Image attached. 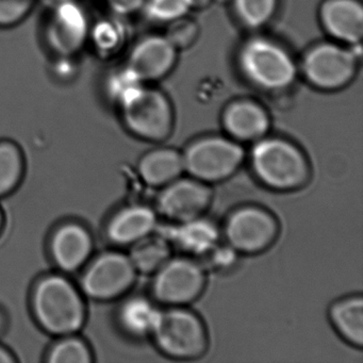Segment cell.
<instances>
[{
    "label": "cell",
    "instance_id": "6da1fadb",
    "mask_svg": "<svg viewBox=\"0 0 363 363\" xmlns=\"http://www.w3.org/2000/svg\"><path fill=\"white\" fill-rule=\"evenodd\" d=\"M250 165L256 179L265 188L290 192L303 188L311 176L305 152L291 141L267 138L254 142Z\"/></svg>",
    "mask_w": 363,
    "mask_h": 363
},
{
    "label": "cell",
    "instance_id": "7a4b0ae2",
    "mask_svg": "<svg viewBox=\"0 0 363 363\" xmlns=\"http://www.w3.org/2000/svg\"><path fill=\"white\" fill-rule=\"evenodd\" d=\"M33 309L41 326L58 335H71L79 330L86 315L79 293L61 276H48L38 284Z\"/></svg>",
    "mask_w": 363,
    "mask_h": 363
},
{
    "label": "cell",
    "instance_id": "3957f363",
    "mask_svg": "<svg viewBox=\"0 0 363 363\" xmlns=\"http://www.w3.org/2000/svg\"><path fill=\"white\" fill-rule=\"evenodd\" d=\"M152 337L157 348L175 360L201 358L209 344L205 323L186 306L161 310Z\"/></svg>",
    "mask_w": 363,
    "mask_h": 363
},
{
    "label": "cell",
    "instance_id": "277c9868",
    "mask_svg": "<svg viewBox=\"0 0 363 363\" xmlns=\"http://www.w3.org/2000/svg\"><path fill=\"white\" fill-rule=\"evenodd\" d=\"M245 152L230 138L210 135L195 140L182 154L184 172L205 184L224 182L243 164Z\"/></svg>",
    "mask_w": 363,
    "mask_h": 363
},
{
    "label": "cell",
    "instance_id": "5b68a950",
    "mask_svg": "<svg viewBox=\"0 0 363 363\" xmlns=\"http://www.w3.org/2000/svg\"><path fill=\"white\" fill-rule=\"evenodd\" d=\"M242 73L255 86L269 91L289 88L296 77V67L282 46L264 38H255L240 50Z\"/></svg>",
    "mask_w": 363,
    "mask_h": 363
},
{
    "label": "cell",
    "instance_id": "8992f818",
    "mask_svg": "<svg viewBox=\"0 0 363 363\" xmlns=\"http://www.w3.org/2000/svg\"><path fill=\"white\" fill-rule=\"evenodd\" d=\"M118 106L125 126L135 137L160 142L171 135L173 110L169 99L159 91L142 86Z\"/></svg>",
    "mask_w": 363,
    "mask_h": 363
},
{
    "label": "cell",
    "instance_id": "52a82bcc",
    "mask_svg": "<svg viewBox=\"0 0 363 363\" xmlns=\"http://www.w3.org/2000/svg\"><path fill=\"white\" fill-rule=\"evenodd\" d=\"M206 286V271L193 257L169 258L154 273L152 293L155 301L169 307H180L196 301Z\"/></svg>",
    "mask_w": 363,
    "mask_h": 363
},
{
    "label": "cell",
    "instance_id": "ba28073f",
    "mask_svg": "<svg viewBox=\"0 0 363 363\" xmlns=\"http://www.w3.org/2000/svg\"><path fill=\"white\" fill-rule=\"evenodd\" d=\"M279 223L264 208L247 205L229 213L222 229L227 245L238 254L256 255L264 252L277 239Z\"/></svg>",
    "mask_w": 363,
    "mask_h": 363
},
{
    "label": "cell",
    "instance_id": "9c48e42d",
    "mask_svg": "<svg viewBox=\"0 0 363 363\" xmlns=\"http://www.w3.org/2000/svg\"><path fill=\"white\" fill-rule=\"evenodd\" d=\"M90 20L74 0H60L46 21L44 39L55 56H75L90 40Z\"/></svg>",
    "mask_w": 363,
    "mask_h": 363
},
{
    "label": "cell",
    "instance_id": "30bf717a",
    "mask_svg": "<svg viewBox=\"0 0 363 363\" xmlns=\"http://www.w3.org/2000/svg\"><path fill=\"white\" fill-rule=\"evenodd\" d=\"M303 72L308 82L316 88L337 90L354 78L356 55L335 44H320L306 54Z\"/></svg>",
    "mask_w": 363,
    "mask_h": 363
},
{
    "label": "cell",
    "instance_id": "8fae6325",
    "mask_svg": "<svg viewBox=\"0 0 363 363\" xmlns=\"http://www.w3.org/2000/svg\"><path fill=\"white\" fill-rule=\"evenodd\" d=\"M137 269L127 255L109 252L101 255L82 277V289L89 296L101 301L116 298L135 284Z\"/></svg>",
    "mask_w": 363,
    "mask_h": 363
},
{
    "label": "cell",
    "instance_id": "7c38bea8",
    "mask_svg": "<svg viewBox=\"0 0 363 363\" xmlns=\"http://www.w3.org/2000/svg\"><path fill=\"white\" fill-rule=\"evenodd\" d=\"M212 201L209 184L194 178H177L161 188L156 201L158 216L182 223L203 216Z\"/></svg>",
    "mask_w": 363,
    "mask_h": 363
},
{
    "label": "cell",
    "instance_id": "4fadbf2b",
    "mask_svg": "<svg viewBox=\"0 0 363 363\" xmlns=\"http://www.w3.org/2000/svg\"><path fill=\"white\" fill-rule=\"evenodd\" d=\"M176 52L165 37L144 38L129 54L126 67L142 82L160 79L173 69Z\"/></svg>",
    "mask_w": 363,
    "mask_h": 363
},
{
    "label": "cell",
    "instance_id": "5bb4252c",
    "mask_svg": "<svg viewBox=\"0 0 363 363\" xmlns=\"http://www.w3.org/2000/svg\"><path fill=\"white\" fill-rule=\"evenodd\" d=\"M161 235L186 256L205 257L220 244L222 230L213 220L201 216L186 222L173 223V226Z\"/></svg>",
    "mask_w": 363,
    "mask_h": 363
},
{
    "label": "cell",
    "instance_id": "9a60e30c",
    "mask_svg": "<svg viewBox=\"0 0 363 363\" xmlns=\"http://www.w3.org/2000/svg\"><path fill=\"white\" fill-rule=\"evenodd\" d=\"M320 18L325 30L335 39L352 45L362 39L363 9L357 0H326Z\"/></svg>",
    "mask_w": 363,
    "mask_h": 363
},
{
    "label": "cell",
    "instance_id": "2e32d148",
    "mask_svg": "<svg viewBox=\"0 0 363 363\" xmlns=\"http://www.w3.org/2000/svg\"><path fill=\"white\" fill-rule=\"evenodd\" d=\"M158 213L147 205L123 208L108 223L107 235L118 245H133L156 231Z\"/></svg>",
    "mask_w": 363,
    "mask_h": 363
},
{
    "label": "cell",
    "instance_id": "e0dca14e",
    "mask_svg": "<svg viewBox=\"0 0 363 363\" xmlns=\"http://www.w3.org/2000/svg\"><path fill=\"white\" fill-rule=\"evenodd\" d=\"M223 127L230 139L238 143L262 139L269 129V118L265 110L250 101L231 104L223 114Z\"/></svg>",
    "mask_w": 363,
    "mask_h": 363
},
{
    "label": "cell",
    "instance_id": "ac0fdd59",
    "mask_svg": "<svg viewBox=\"0 0 363 363\" xmlns=\"http://www.w3.org/2000/svg\"><path fill=\"white\" fill-rule=\"evenodd\" d=\"M92 252V238L84 227L67 224L55 233L52 252L57 264L67 272H74L84 264Z\"/></svg>",
    "mask_w": 363,
    "mask_h": 363
},
{
    "label": "cell",
    "instance_id": "d6986e66",
    "mask_svg": "<svg viewBox=\"0 0 363 363\" xmlns=\"http://www.w3.org/2000/svg\"><path fill=\"white\" fill-rule=\"evenodd\" d=\"M138 172L144 184L161 189L182 177L184 172L182 154L169 147L150 150L140 159Z\"/></svg>",
    "mask_w": 363,
    "mask_h": 363
},
{
    "label": "cell",
    "instance_id": "ffe728a7",
    "mask_svg": "<svg viewBox=\"0 0 363 363\" xmlns=\"http://www.w3.org/2000/svg\"><path fill=\"white\" fill-rule=\"evenodd\" d=\"M329 318L340 335L350 345H363V301L360 295L339 299L331 305Z\"/></svg>",
    "mask_w": 363,
    "mask_h": 363
},
{
    "label": "cell",
    "instance_id": "44dd1931",
    "mask_svg": "<svg viewBox=\"0 0 363 363\" xmlns=\"http://www.w3.org/2000/svg\"><path fill=\"white\" fill-rule=\"evenodd\" d=\"M160 312L158 306L147 297L135 296L121 306L118 318L129 335L137 337H150L158 322Z\"/></svg>",
    "mask_w": 363,
    "mask_h": 363
},
{
    "label": "cell",
    "instance_id": "7402d4cb",
    "mask_svg": "<svg viewBox=\"0 0 363 363\" xmlns=\"http://www.w3.org/2000/svg\"><path fill=\"white\" fill-rule=\"evenodd\" d=\"M172 245L163 235H152L133 244L129 258L137 272L154 274L171 258Z\"/></svg>",
    "mask_w": 363,
    "mask_h": 363
},
{
    "label": "cell",
    "instance_id": "603a6c76",
    "mask_svg": "<svg viewBox=\"0 0 363 363\" xmlns=\"http://www.w3.org/2000/svg\"><path fill=\"white\" fill-rule=\"evenodd\" d=\"M22 154L11 142H0V197L16 189L23 175Z\"/></svg>",
    "mask_w": 363,
    "mask_h": 363
},
{
    "label": "cell",
    "instance_id": "cb8c5ba5",
    "mask_svg": "<svg viewBox=\"0 0 363 363\" xmlns=\"http://www.w3.org/2000/svg\"><path fill=\"white\" fill-rule=\"evenodd\" d=\"M239 20L250 28H259L269 22L277 8V0H233Z\"/></svg>",
    "mask_w": 363,
    "mask_h": 363
},
{
    "label": "cell",
    "instance_id": "d4e9b609",
    "mask_svg": "<svg viewBox=\"0 0 363 363\" xmlns=\"http://www.w3.org/2000/svg\"><path fill=\"white\" fill-rule=\"evenodd\" d=\"M146 14L150 20L171 23L184 18L192 8L191 0H145Z\"/></svg>",
    "mask_w": 363,
    "mask_h": 363
},
{
    "label": "cell",
    "instance_id": "484cf974",
    "mask_svg": "<svg viewBox=\"0 0 363 363\" xmlns=\"http://www.w3.org/2000/svg\"><path fill=\"white\" fill-rule=\"evenodd\" d=\"M91 352L84 341L75 337L61 340L50 352V363H89Z\"/></svg>",
    "mask_w": 363,
    "mask_h": 363
},
{
    "label": "cell",
    "instance_id": "4316f807",
    "mask_svg": "<svg viewBox=\"0 0 363 363\" xmlns=\"http://www.w3.org/2000/svg\"><path fill=\"white\" fill-rule=\"evenodd\" d=\"M167 38L176 50L190 48L199 35V27L194 21L184 18L169 23Z\"/></svg>",
    "mask_w": 363,
    "mask_h": 363
},
{
    "label": "cell",
    "instance_id": "83f0119b",
    "mask_svg": "<svg viewBox=\"0 0 363 363\" xmlns=\"http://www.w3.org/2000/svg\"><path fill=\"white\" fill-rule=\"evenodd\" d=\"M35 0H0V27L16 26L33 9Z\"/></svg>",
    "mask_w": 363,
    "mask_h": 363
},
{
    "label": "cell",
    "instance_id": "f1b7e54d",
    "mask_svg": "<svg viewBox=\"0 0 363 363\" xmlns=\"http://www.w3.org/2000/svg\"><path fill=\"white\" fill-rule=\"evenodd\" d=\"M238 252L230 246H220L218 244L209 254L206 255L203 258L209 261L210 267L216 271L229 269L235 264L238 260Z\"/></svg>",
    "mask_w": 363,
    "mask_h": 363
},
{
    "label": "cell",
    "instance_id": "f546056e",
    "mask_svg": "<svg viewBox=\"0 0 363 363\" xmlns=\"http://www.w3.org/2000/svg\"><path fill=\"white\" fill-rule=\"evenodd\" d=\"M105 3L114 13L118 16H128L144 7L145 0H105Z\"/></svg>",
    "mask_w": 363,
    "mask_h": 363
},
{
    "label": "cell",
    "instance_id": "4dcf8cb0",
    "mask_svg": "<svg viewBox=\"0 0 363 363\" xmlns=\"http://www.w3.org/2000/svg\"><path fill=\"white\" fill-rule=\"evenodd\" d=\"M14 359L12 358L11 354L7 350L0 347V363H12Z\"/></svg>",
    "mask_w": 363,
    "mask_h": 363
},
{
    "label": "cell",
    "instance_id": "1f68e13d",
    "mask_svg": "<svg viewBox=\"0 0 363 363\" xmlns=\"http://www.w3.org/2000/svg\"><path fill=\"white\" fill-rule=\"evenodd\" d=\"M210 3V0H191L192 8H203Z\"/></svg>",
    "mask_w": 363,
    "mask_h": 363
},
{
    "label": "cell",
    "instance_id": "d6a6232c",
    "mask_svg": "<svg viewBox=\"0 0 363 363\" xmlns=\"http://www.w3.org/2000/svg\"><path fill=\"white\" fill-rule=\"evenodd\" d=\"M4 226V216L3 212H1V210H0V231H1V229H3Z\"/></svg>",
    "mask_w": 363,
    "mask_h": 363
},
{
    "label": "cell",
    "instance_id": "836d02e7",
    "mask_svg": "<svg viewBox=\"0 0 363 363\" xmlns=\"http://www.w3.org/2000/svg\"><path fill=\"white\" fill-rule=\"evenodd\" d=\"M3 324H4L3 316H1V314H0V330H1V328H3Z\"/></svg>",
    "mask_w": 363,
    "mask_h": 363
}]
</instances>
